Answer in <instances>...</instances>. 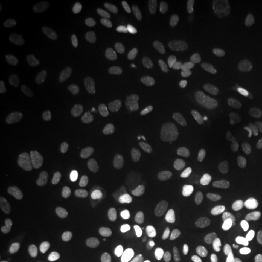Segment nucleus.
Here are the masks:
<instances>
[{
  "label": "nucleus",
  "instance_id": "f257e3e1",
  "mask_svg": "<svg viewBox=\"0 0 262 262\" xmlns=\"http://www.w3.org/2000/svg\"><path fill=\"white\" fill-rule=\"evenodd\" d=\"M210 212L214 221L222 233L232 235L239 229L238 206L233 199L226 192H217L211 196L209 203Z\"/></svg>",
  "mask_w": 262,
  "mask_h": 262
},
{
  "label": "nucleus",
  "instance_id": "f03ea898",
  "mask_svg": "<svg viewBox=\"0 0 262 262\" xmlns=\"http://www.w3.org/2000/svg\"><path fill=\"white\" fill-rule=\"evenodd\" d=\"M124 10L117 3H103L88 10L81 17V26L89 32H102L119 24Z\"/></svg>",
  "mask_w": 262,
  "mask_h": 262
},
{
  "label": "nucleus",
  "instance_id": "7ed1b4c3",
  "mask_svg": "<svg viewBox=\"0 0 262 262\" xmlns=\"http://www.w3.org/2000/svg\"><path fill=\"white\" fill-rule=\"evenodd\" d=\"M22 97L29 107L45 114L57 113L62 107V102L56 95V91L50 86H44L39 83L27 85Z\"/></svg>",
  "mask_w": 262,
  "mask_h": 262
},
{
  "label": "nucleus",
  "instance_id": "20e7f679",
  "mask_svg": "<svg viewBox=\"0 0 262 262\" xmlns=\"http://www.w3.org/2000/svg\"><path fill=\"white\" fill-rule=\"evenodd\" d=\"M180 178L181 175L175 168L164 169L150 182L148 192H147V203L150 206L162 204L178 189Z\"/></svg>",
  "mask_w": 262,
  "mask_h": 262
},
{
  "label": "nucleus",
  "instance_id": "39448f33",
  "mask_svg": "<svg viewBox=\"0 0 262 262\" xmlns=\"http://www.w3.org/2000/svg\"><path fill=\"white\" fill-rule=\"evenodd\" d=\"M106 79L118 93L131 100H140L143 96V88L134 74L117 66H108L104 70Z\"/></svg>",
  "mask_w": 262,
  "mask_h": 262
},
{
  "label": "nucleus",
  "instance_id": "423d86ee",
  "mask_svg": "<svg viewBox=\"0 0 262 262\" xmlns=\"http://www.w3.org/2000/svg\"><path fill=\"white\" fill-rule=\"evenodd\" d=\"M66 150L72 162L79 168H86L100 160V153L96 148L88 145L83 136H73L66 141Z\"/></svg>",
  "mask_w": 262,
  "mask_h": 262
},
{
  "label": "nucleus",
  "instance_id": "0eeeda50",
  "mask_svg": "<svg viewBox=\"0 0 262 262\" xmlns=\"http://www.w3.org/2000/svg\"><path fill=\"white\" fill-rule=\"evenodd\" d=\"M117 188L118 180L116 176H104L91 189L89 198H88V204L93 210H104L112 204L114 195L117 193Z\"/></svg>",
  "mask_w": 262,
  "mask_h": 262
},
{
  "label": "nucleus",
  "instance_id": "6e6552de",
  "mask_svg": "<svg viewBox=\"0 0 262 262\" xmlns=\"http://www.w3.org/2000/svg\"><path fill=\"white\" fill-rule=\"evenodd\" d=\"M50 201L47 192L37 185L29 186L22 195V206L28 214L38 219L45 217L48 214Z\"/></svg>",
  "mask_w": 262,
  "mask_h": 262
},
{
  "label": "nucleus",
  "instance_id": "1a4fd4ad",
  "mask_svg": "<svg viewBox=\"0 0 262 262\" xmlns=\"http://www.w3.org/2000/svg\"><path fill=\"white\" fill-rule=\"evenodd\" d=\"M14 147L24 162L40 164L47 158V149L37 140L28 136H18L14 139Z\"/></svg>",
  "mask_w": 262,
  "mask_h": 262
},
{
  "label": "nucleus",
  "instance_id": "9d476101",
  "mask_svg": "<svg viewBox=\"0 0 262 262\" xmlns=\"http://www.w3.org/2000/svg\"><path fill=\"white\" fill-rule=\"evenodd\" d=\"M212 96L219 103L227 108H235L241 102L238 83L233 78H224L212 86Z\"/></svg>",
  "mask_w": 262,
  "mask_h": 262
},
{
  "label": "nucleus",
  "instance_id": "9b49d317",
  "mask_svg": "<svg viewBox=\"0 0 262 262\" xmlns=\"http://www.w3.org/2000/svg\"><path fill=\"white\" fill-rule=\"evenodd\" d=\"M51 224L58 232V234H61L68 241L73 242V243H81L84 241V233L79 226L63 212H55L51 217Z\"/></svg>",
  "mask_w": 262,
  "mask_h": 262
},
{
  "label": "nucleus",
  "instance_id": "f8f14e48",
  "mask_svg": "<svg viewBox=\"0 0 262 262\" xmlns=\"http://www.w3.org/2000/svg\"><path fill=\"white\" fill-rule=\"evenodd\" d=\"M169 222L180 234L186 238L193 237L199 228L198 219L193 212L188 210L175 211L170 215Z\"/></svg>",
  "mask_w": 262,
  "mask_h": 262
},
{
  "label": "nucleus",
  "instance_id": "ddd939ff",
  "mask_svg": "<svg viewBox=\"0 0 262 262\" xmlns=\"http://www.w3.org/2000/svg\"><path fill=\"white\" fill-rule=\"evenodd\" d=\"M40 52L34 47L18 48L9 56V64L15 70L35 67L40 63Z\"/></svg>",
  "mask_w": 262,
  "mask_h": 262
},
{
  "label": "nucleus",
  "instance_id": "4468645a",
  "mask_svg": "<svg viewBox=\"0 0 262 262\" xmlns=\"http://www.w3.org/2000/svg\"><path fill=\"white\" fill-rule=\"evenodd\" d=\"M205 22L204 11L196 5H192L186 10L181 19V28L186 34H195L203 28Z\"/></svg>",
  "mask_w": 262,
  "mask_h": 262
},
{
  "label": "nucleus",
  "instance_id": "2eb2a0df",
  "mask_svg": "<svg viewBox=\"0 0 262 262\" xmlns=\"http://www.w3.org/2000/svg\"><path fill=\"white\" fill-rule=\"evenodd\" d=\"M212 58L219 66L222 67H232L241 60L238 51L229 44H220L212 49Z\"/></svg>",
  "mask_w": 262,
  "mask_h": 262
},
{
  "label": "nucleus",
  "instance_id": "dca6fc26",
  "mask_svg": "<svg viewBox=\"0 0 262 262\" xmlns=\"http://www.w3.org/2000/svg\"><path fill=\"white\" fill-rule=\"evenodd\" d=\"M179 103H180V110L183 117L187 118V119H192L194 117L195 112V104L194 100H193V95L187 86L180 88L179 90Z\"/></svg>",
  "mask_w": 262,
  "mask_h": 262
},
{
  "label": "nucleus",
  "instance_id": "f3484780",
  "mask_svg": "<svg viewBox=\"0 0 262 262\" xmlns=\"http://www.w3.org/2000/svg\"><path fill=\"white\" fill-rule=\"evenodd\" d=\"M16 228V222L11 206L9 203H0V232L2 233H10Z\"/></svg>",
  "mask_w": 262,
  "mask_h": 262
},
{
  "label": "nucleus",
  "instance_id": "a211bd4d",
  "mask_svg": "<svg viewBox=\"0 0 262 262\" xmlns=\"http://www.w3.org/2000/svg\"><path fill=\"white\" fill-rule=\"evenodd\" d=\"M242 29H243L248 38L262 45V26L251 21H244L242 24Z\"/></svg>",
  "mask_w": 262,
  "mask_h": 262
},
{
  "label": "nucleus",
  "instance_id": "6ab92c4d",
  "mask_svg": "<svg viewBox=\"0 0 262 262\" xmlns=\"http://www.w3.org/2000/svg\"><path fill=\"white\" fill-rule=\"evenodd\" d=\"M251 56L257 63L262 64V45H256L251 49Z\"/></svg>",
  "mask_w": 262,
  "mask_h": 262
},
{
  "label": "nucleus",
  "instance_id": "aec40b11",
  "mask_svg": "<svg viewBox=\"0 0 262 262\" xmlns=\"http://www.w3.org/2000/svg\"><path fill=\"white\" fill-rule=\"evenodd\" d=\"M5 25V15H4V11H0V28L4 27Z\"/></svg>",
  "mask_w": 262,
  "mask_h": 262
},
{
  "label": "nucleus",
  "instance_id": "412c9836",
  "mask_svg": "<svg viewBox=\"0 0 262 262\" xmlns=\"http://www.w3.org/2000/svg\"><path fill=\"white\" fill-rule=\"evenodd\" d=\"M249 262H262V261L256 260V258H254V260H251V261H249Z\"/></svg>",
  "mask_w": 262,
  "mask_h": 262
},
{
  "label": "nucleus",
  "instance_id": "4be33fe9",
  "mask_svg": "<svg viewBox=\"0 0 262 262\" xmlns=\"http://www.w3.org/2000/svg\"><path fill=\"white\" fill-rule=\"evenodd\" d=\"M189 262H203V261H201V260H192V261H189Z\"/></svg>",
  "mask_w": 262,
  "mask_h": 262
},
{
  "label": "nucleus",
  "instance_id": "5701e85b",
  "mask_svg": "<svg viewBox=\"0 0 262 262\" xmlns=\"http://www.w3.org/2000/svg\"><path fill=\"white\" fill-rule=\"evenodd\" d=\"M260 15H261V17H262V9L260 10Z\"/></svg>",
  "mask_w": 262,
  "mask_h": 262
}]
</instances>
